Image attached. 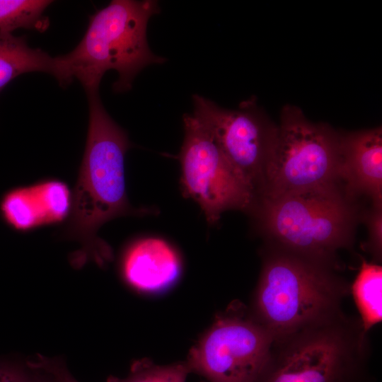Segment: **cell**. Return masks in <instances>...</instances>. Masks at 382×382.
<instances>
[{
    "instance_id": "obj_13",
    "label": "cell",
    "mask_w": 382,
    "mask_h": 382,
    "mask_svg": "<svg viewBox=\"0 0 382 382\" xmlns=\"http://www.w3.org/2000/svg\"><path fill=\"white\" fill-rule=\"evenodd\" d=\"M362 328L368 332L382 320V267L361 259L359 271L350 286Z\"/></svg>"
},
{
    "instance_id": "obj_1",
    "label": "cell",
    "mask_w": 382,
    "mask_h": 382,
    "mask_svg": "<svg viewBox=\"0 0 382 382\" xmlns=\"http://www.w3.org/2000/svg\"><path fill=\"white\" fill-rule=\"evenodd\" d=\"M88 127L85 151L72 199L66 234L80 242L73 265L88 259L104 265L112 257L110 246L97 234L100 226L118 216L145 213L129 203L125 156L130 147L126 132L109 115L98 91L86 93Z\"/></svg>"
},
{
    "instance_id": "obj_2",
    "label": "cell",
    "mask_w": 382,
    "mask_h": 382,
    "mask_svg": "<svg viewBox=\"0 0 382 382\" xmlns=\"http://www.w3.org/2000/svg\"><path fill=\"white\" fill-rule=\"evenodd\" d=\"M159 11L154 0L111 1L90 17L76 47L55 57V79L62 87L76 79L86 92L98 91L105 73L113 69L118 74L114 91H129L143 69L166 61L151 50L146 36L149 19Z\"/></svg>"
},
{
    "instance_id": "obj_22",
    "label": "cell",
    "mask_w": 382,
    "mask_h": 382,
    "mask_svg": "<svg viewBox=\"0 0 382 382\" xmlns=\"http://www.w3.org/2000/svg\"><path fill=\"white\" fill-rule=\"evenodd\" d=\"M201 382H207V381H201Z\"/></svg>"
},
{
    "instance_id": "obj_10",
    "label": "cell",
    "mask_w": 382,
    "mask_h": 382,
    "mask_svg": "<svg viewBox=\"0 0 382 382\" xmlns=\"http://www.w3.org/2000/svg\"><path fill=\"white\" fill-rule=\"evenodd\" d=\"M340 177L347 197L365 195L382 207V129L340 134Z\"/></svg>"
},
{
    "instance_id": "obj_5",
    "label": "cell",
    "mask_w": 382,
    "mask_h": 382,
    "mask_svg": "<svg viewBox=\"0 0 382 382\" xmlns=\"http://www.w3.org/2000/svg\"><path fill=\"white\" fill-rule=\"evenodd\" d=\"M367 354L359 319L342 313L274 340L256 382H358Z\"/></svg>"
},
{
    "instance_id": "obj_11",
    "label": "cell",
    "mask_w": 382,
    "mask_h": 382,
    "mask_svg": "<svg viewBox=\"0 0 382 382\" xmlns=\"http://www.w3.org/2000/svg\"><path fill=\"white\" fill-rule=\"evenodd\" d=\"M181 261L166 241L143 238L132 243L122 261V276L135 290L147 294L161 292L179 278Z\"/></svg>"
},
{
    "instance_id": "obj_20",
    "label": "cell",
    "mask_w": 382,
    "mask_h": 382,
    "mask_svg": "<svg viewBox=\"0 0 382 382\" xmlns=\"http://www.w3.org/2000/svg\"><path fill=\"white\" fill-rule=\"evenodd\" d=\"M0 382H40V373L25 363L0 361Z\"/></svg>"
},
{
    "instance_id": "obj_7",
    "label": "cell",
    "mask_w": 382,
    "mask_h": 382,
    "mask_svg": "<svg viewBox=\"0 0 382 382\" xmlns=\"http://www.w3.org/2000/svg\"><path fill=\"white\" fill-rule=\"evenodd\" d=\"M273 342L249 308L234 301L216 316L185 361L207 382H256Z\"/></svg>"
},
{
    "instance_id": "obj_19",
    "label": "cell",
    "mask_w": 382,
    "mask_h": 382,
    "mask_svg": "<svg viewBox=\"0 0 382 382\" xmlns=\"http://www.w3.org/2000/svg\"><path fill=\"white\" fill-rule=\"evenodd\" d=\"M365 219L369 231L365 248L373 255L374 262L378 264L382 255V207L372 206Z\"/></svg>"
},
{
    "instance_id": "obj_14",
    "label": "cell",
    "mask_w": 382,
    "mask_h": 382,
    "mask_svg": "<svg viewBox=\"0 0 382 382\" xmlns=\"http://www.w3.org/2000/svg\"><path fill=\"white\" fill-rule=\"evenodd\" d=\"M52 3L49 0H0V33H11L18 28L44 32L50 25L45 11Z\"/></svg>"
},
{
    "instance_id": "obj_15",
    "label": "cell",
    "mask_w": 382,
    "mask_h": 382,
    "mask_svg": "<svg viewBox=\"0 0 382 382\" xmlns=\"http://www.w3.org/2000/svg\"><path fill=\"white\" fill-rule=\"evenodd\" d=\"M4 221L17 231H28L44 225V219L30 186L8 190L0 202Z\"/></svg>"
},
{
    "instance_id": "obj_9",
    "label": "cell",
    "mask_w": 382,
    "mask_h": 382,
    "mask_svg": "<svg viewBox=\"0 0 382 382\" xmlns=\"http://www.w3.org/2000/svg\"><path fill=\"white\" fill-rule=\"evenodd\" d=\"M192 115L209 132L257 199L264 186L277 125L266 117L254 99L243 102L236 110L223 108L198 94L192 96Z\"/></svg>"
},
{
    "instance_id": "obj_21",
    "label": "cell",
    "mask_w": 382,
    "mask_h": 382,
    "mask_svg": "<svg viewBox=\"0 0 382 382\" xmlns=\"http://www.w3.org/2000/svg\"><path fill=\"white\" fill-rule=\"evenodd\" d=\"M37 371L40 373V382H54V380L48 374L40 370Z\"/></svg>"
},
{
    "instance_id": "obj_17",
    "label": "cell",
    "mask_w": 382,
    "mask_h": 382,
    "mask_svg": "<svg viewBox=\"0 0 382 382\" xmlns=\"http://www.w3.org/2000/svg\"><path fill=\"white\" fill-rule=\"evenodd\" d=\"M190 374L186 361L160 365L144 358L132 364L126 377L110 376L107 382H186Z\"/></svg>"
},
{
    "instance_id": "obj_3",
    "label": "cell",
    "mask_w": 382,
    "mask_h": 382,
    "mask_svg": "<svg viewBox=\"0 0 382 382\" xmlns=\"http://www.w3.org/2000/svg\"><path fill=\"white\" fill-rule=\"evenodd\" d=\"M321 262L279 248L263 259L249 308L273 337H284L343 313L348 284Z\"/></svg>"
},
{
    "instance_id": "obj_16",
    "label": "cell",
    "mask_w": 382,
    "mask_h": 382,
    "mask_svg": "<svg viewBox=\"0 0 382 382\" xmlns=\"http://www.w3.org/2000/svg\"><path fill=\"white\" fill-rule=\"evenodd\" d=\"M30 187L41 209L45 224L62 221L70 214L72 195L65 183L50 180Z\"/></svg>"
},
{
    "instance_id": "obj_8",
    "label": "cell",
    "mask_w": 382,
    "mask_h": 382,
    "mask_svg": "<svg viewBox=\"0 0 382 382\" xmlns=\"http://www.w3.org/2000/svg\"><path fill=\"white\" fill-rule=\"evenodd\" d=\"M183 127L179 159L184 195L199 205L209 224H215L226 210H253L255 193L209 132L192 114L184 115Z\"/></svg>"
},
{
    "instance_id": "obj_12",
    "label": "cell",
    "mask_w": 382,
    "mask_h": 382,
    "mask_svg": "<svg viewBox=\"0 0 382 382\" xmlns=\"http://www.w3.org/2000/svg\"><path fill=\"white\" fill-rule=\"evenodd\" d=\"M33 71L45 72L55 77V57L41 49L30 47L24 36L0 33V93L16 77Z\"/></svg>"
},
{
    "instance_id": "obj_4",
    "label": "cell",
    "mask_w": 382,
    "mask_h": 382,
    "mask_svg": "<svg viewBox=\"0 0 382 382\" xmlns=\"http://www.w3.org/2000/svg\"><path fill=\"white\" fill-rule=\"evenodd\" d=\"M255 207L277 248L335 267L353 242L356 209L341 185L262 196Z\"/></svg>"
},
{
    "instance_id": "obj_18",
    "label": "cell",
    "mask_w": 382,
    "mask_h": 382,
    "mask_svg": "<svg viewBox=\"0 0 382 382\" xmlns=\"http://www.w3.org/2000/svg\"><path fill=\"white\" fill-rule=\"evenodd\" d=\"M26 364L31 369L48 374L54 382H79L69 372L65 362L58 357L52 358L37 354Z\"/></svg>"
},
{
    "instance_id": "obj_6",
    "label": "cell",
    "mask_w": 382,
    "mask_h": 382,
    "mask_svg": "<svg viewBox=\"0 0 382 382\" xmlns=\"http://www.w3.org/2000/svg\"><path fill=\"white\" fill-rule=\"evenodd\" d=\"M340 134L284 106L258 197L340 185ZM257 198V199H258Z\"/></svg>"
}]
</instances>
